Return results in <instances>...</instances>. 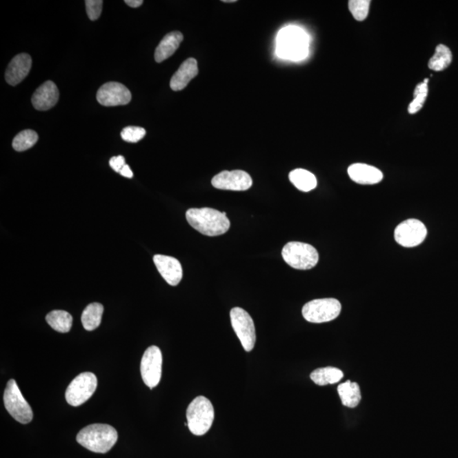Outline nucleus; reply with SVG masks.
Listing matches in <instances>:
<instances>
[{"instance_id":"1","label":"nucleus","mask_w":458,"mask_h":458,"mask_svg":"<svg viewBox=\"0 0 458 458\" xmlns=\"http://www.w3.org/2000/svg\"><path fill=\"white\" fill-rule=\"evenodd\" d=\"M186 219L192 228L201 234L214 237L226 234L230 228V221L226 212L204 208L187 210Z\"/></svg>"},{"instance_id":"2","label":"nucleus","mask_w":458,"mask_h":458,"mask_svg":"<svg viewBox=\"0 0 458 458\" xmlns=\"http://www.w3.org/2000/svg\"><path fill=\"white\" fill-rule=\"evenodd\" d=\"M309 37L301 28L290 26L279 32L277 39L279 57L292 61H300L308 57Z\"/></svg>"},{"instance_id":"3","label":"nucleus","mask_w":458,"mask_h":458,"mask_svg":"<svg viewBox=\"0 0 458 458\" xmlns=\"http://www.w3.org/2000/svg\"><path fill=\"white\" fill-rule=\"evenodd\" d=\"M118 439L116 428L108 424H94L83 428L77 435V441L95 453H106Z\"/></svg>"},{"instance_id":"4","label":"nucleus","mask_w":458,"mask_h":458,"mask_svg":"<svg viewBox=\"0 0 458 458\" xmlns=\"http://www.w3.org/2000/svg\"><path fill=\"white\" fill-rule=\"evenodd\" d=\"M188 427L192 434L201 437L212 427L215 412L212 402L205 397L195 398L186 412Z\"/></svg>"},{"instance_id":"5","label":"nucleus","mask_w":458,"mask_h":458,"mask_svg":"<svg viewBox=\"0 0 458 458\" xmlns=\"http://www.w3.org/2000/svg\"><path fill=\"white\" fill-rule=\"evenodd\" d=\"M284 261L291 268L298 270H309L316 267L319 261L317 250L309 243L289 242L282 250Z\"/></svg>"},{"instance_id":"6","label":"nucleus","mask_w":458,"mask_h":458,"mask_svg":"<svg viewBox=\"0 0 458 458\" xmlns=\"http://www.w3.org/2000/svg\"><path fill=\"white\" fill-rule=\"evenodd\" d=\"M341 312V304L334 298L317 299L306 303L302 308V315L306 321L313 323L330 322Z\"/></svg>"},{"instance_id":"7","label":"nucleus","mask_w":458,"mask_h":458,"mask_svg":"<svg viewBox=\"0 0 458 458\" xmlns=\"http://www.w3.org/2000/svg\"><path fill=\"white\" fill-rule=\"evenodd\" d=\"M3 402L7 411L21 424H27L32 420L31 406L25 400L16 380L10 379L3 394Z\"/></svg>"},{"instance_id":"8","label":"nucleus","mask_w":458,"mask_h":458,"mask_svg":"<svg viewBox=\"0 0 458 458\" xmlns=\"http://www.w3.org/2000/svg\"><path fill=\"white\" fill-rule=\"evenodd\" d=\"M98 380L93 372H82L74 379L66 391V401L72 406L83 405L93 396Z\"/></svg>"},{"instance_id":"9","label":"nucleus","mask_w":458,"mask_h":458,"mask_svg":"<svg viewBox=\"0 0 458 458\" xmlns=\"http://www.w3.org/2000/svg\"><path fill=\"white\" fill-rule=\"evenodd\" d=\"M230 319L232 328L237 335L246 352L253 350L257 341L256 328L250 314L240 308L231 310Z\"/></svg>"},{"instance_id":"10","label":"nucleus","mask_w":458,"mask_h":458,"mask_svg":"<svg viewBox=\"0 0 458 458\" xmlns=\"http://www.w3.org/2000/svg\"><path fill=\"white\" fill-rule=\"evenodd\" d=\"M162 354L160 348L151 346L143 355L140 371L143 383L150 388L158 386L161 379Z\"/></svg>"},{"instance_id":"11","label":"nucleus","mask_w":458,"mask_h":458,"mask_svg":"<svg viewBox=\"0 0 458 458\" xmlns=\"http://www.w3.org/2000/svg\"><path fill=\"white\" fill-rule=\"evenodd\" d=\"M427 234V228L422 221L408 219L398 225L395 230V239L399 245L412 248L422 243Z\"/></svg>"},{"instance_id":"12","label":"nucleus","mask_w":458,"mask_h":458,"mask_svg":"<svg viewBox=\"0 0 458 458\" xmlns=\"http://www.w3.org/2000/svg\"><path fill=\"white\" fill-rule=\"evenodd\" d=\"M252 179L245 171H223L213 177L212 184L214 188L223 190L246 191L252 186Z\"/></svg>"},{"instance_id":"13","label":"nucleus","mask_w":458,"mask_h":458,"mask_svg":"<svg viewBox=\"0 0 458 458\" xmlns=\"http://www.w3.org/2000/svg\"><path fill=\"white\" fill-rule=\"evenodd\" d=\"M96 98L99 104L104 106H125L130 103L132 94L125 85L110 82L102 85Z\"/></svg>"},{"instance_id":"14","label":"nucleus","mask_w":458,"mask_h":458,"mask_svg":"<svg viewBox=\"0 0 458 458\" xmlns=\"http://www.w3.org/2000/svg\"><path fill=\"white\" fill-rule=\"evenodd\" d=\"M153 260L158 272L170 286H177L181 282L183 268L179 260L164 255H156Z\"/></svg>"},{"instance_id":"15","label":"nucleus","mask_w":458,"mask_h":458,"mask_svg":"<svg viewBox=\"0 0 458 458\" xmlns=\"http://www.w3.org/2000/svg\"><path fill=\"white\" fill-rule=\"evenodd\" d=\"M32 68V58L28 54H20L13 58L6 72V80L11 86L23 81Z\"/></svg>"},{"instance_id":"16","label":"nucleus","mask_w":458,"mask_h":458,"mask_svg":"<svg viewBox=\"0 0 458 458\" xmlns=\"http://www.w3.org/2000/svg\"><path fill=\"white\" fill-rule=\"evenodd\" d=\"M58 88L52 81H47L33 94L32 103L34 108L38 110H48L57 104L59 101Z\"/></svg>"},{"instance_id":"17","label":"nucleus","mask_w":458,"mask_h":458,"mask_svg":"<svg viewBox=\"0 0 458 458\" xmlns=\"http://www.w3.org/2000/svg\"><path fill=\"white\" fill-rule=\"evenodd\" d=\"M198 63L194 58H188L183 62L175 75L172 76L170 87L173 91L184 90L192 79L198 75Z\"/></svg>"},{"instance_id":"18","label":"nucleus","mask_w":458,"mask_h":458,"mask_svg":"<svg viewBox=\"0 0 458 458\" xmlns=\"http://www.w3.org/2000/svg\"><path fill=\"white\" fill-rule=\"evenodd\" d=\"M348 175L350 179L359 184H376L381 182L383 173L380 170L363 163L350 166Z\"/></svg>"},{"instance_id":"19","label":"nucleus","mask_w":458,"mask_h":458,"mask_svg":"<svg viewBox=\"0 0 458 458\" xmlns=\"http://www.w3.org/2000/svg\"><path fill=\"white\" fill-rule=\"evenodd\" d=\"M183 35L180 32L175 31L166 35L157 48L155 60L161 63L171 57L179 49L183 42Z\"/></svg>"},{"instance_id":"20","label":"nucleus","mask_w":458,"mask_h":458,"mask_svg":"<svg viewBox=\"0 0 458 458\" xmlns=\"http://www.w3.org/2000/svg\"><path fill=\"white\" fill-rule=\"evenodd\" d=\"M338 393L342 404L347 408H355L359 405L361 396L360 387L357 383L346 381L338 386Z\"/></svg>"},{"instance_id":"21","label":"nucleus","mask_w":458,"mask_h":458,"mask_svg":"<svg viewBox=\"0 0 458 458\" xmlns=\"http://www.w3.org/2000/svg\"><path fill=\"white\" fill-rule=\"evenodd\" d=\"M104 306L99 303H91L82 314V323L85 330L93 331L101 325Z\"/></svg>"},{"instance_id":"22","label":"nucleus","mask_w":458,"mask_h":458,"mask_svg":"<svg viewBox=\"0 0 458 458\" xmlns=\"http://www.w3.org/2000/svg\"><path fill=\"white\" fill-rule=\"evenodd\" d=\"M343 376V372L339 368L327 367L316 369L310 377L316 385L324 386L341 381Z\"/></svg>"},{"instance_id":"23","label":"nucleus","mask_w":458,"mask_h":458,"mask_svg":"<svg viewBox=\"0 0 458 458\" xmlns=\"http://www.w3.org/2000/svg\"><path fill=\"white\" fill-rule=\"evenodd\" d=\"M289 177L290 182L303 192L311 191L317 186L316 177L308 170L295 169L290 173Z\"/></svg>"},{"instance_id":"24","label":"nucleus","mask_w":458,"mask_h":458,"mask_svg":"<svg viewBox=\"0 0 458 458\" xmlns=\"http://www.w3.org/2000/svg\"><path fill=\"white\" fill-rule=\"evenodd\" d=\"M72 320L71 314L61 310H54L46 316L47 323L60 333H68L71 330Z\"/></svg>"},{"instance_id":"25","label":"nucleus","mask_w":458,"mask_h":458,"mask_svg":"<svg viewBox=\"0 0 458 458\" xmlns=\"http://www.w3.org/2000/svg\"><path fill=\"white\" fill-rule=\"evenodd\" d=\"M452 61V51L444 44H439L435 54L428 61V68L435 72H441L448 68Z\"/></svg>"},{"instance_id":"26","label":"nucleus","mask_w":458,"mask_h":458,"mask_svg":"<svg viewBox=\"0 0 458 458\" xmlns=\"http://www.w3.org/2000/svg\"><path fill=\"white\" fill-rule=\"evenodd\" d=\"M39 135L33 130H24L18 134L13 139L12 146L18 152L31 149L38 142Z\"/></svg>"},{"instance_id":"27","label":"nucleus","mask_w":458,"mask_h":458,"mask_svg":"<svg viewBox=\"0 0 458 458\" xmlns=\"http://www.w3.org/2000/svg\"><path fill=\"white\" fill-rule=\"evenodd\" d=\"M428 79H426L423 83H419L416 87L415 93H413L415 99L410 103L408 106V112L410 114H415L423 108L428 94Z\"/></svg>"},{"instance_id":"28","label":"nucleus","mask_w":458,"mask_h":458,"mask_svg":"<svg viewBox=\"0 0 458 458\" xmlns=\"http://www.w3.org/2000/svg\"><path fill=\"white\" fill-rule=\"evenodd\" d=\"M371 1L369 0H350L349 10L357 21H364L368 17L369 6Z\"/></svg>"},{"instance_id":"29","label":"nucleus","mask_w":458,"mask_h":458,"mask_svg":"<svg viewBox=\"0 0 458 458\" xmlns=\"http://www.w3.org/2000/svg\"><path fill=\"white\" fill-rule=\"evenodd\" d=\"M146 135L145 128L140 127H134V126H129L125 128L121 132V139L126 142L137 143L143 139Z\"/></svg>"},{"instance_id":"30","label":"nucleus","mask_w":458,"mask_h":458,"mask_svg":"<svg viewBox=\"0 0 458 458\" xmlns=\"http://www.w3.org/2000/svg\"><path fill=\"white\" fill-rule=\"evenodd\" d=\"M104 2L102 0H86V10L88 18L91 21L99 19L102 12V7Z\"/></svg>"},{"instance_id":"31","label":"nucleus","mask_w":458,"mask_h":458,"mask_svg":"<svg viewBox=\"0 0 458 458\" xmlns=\"http://www.w3.org/2000/svg\"><path fill=\"white\" fill-rule=\"evenodd\" d=\"M125 165V158L123 156L114 157L110 160V168L118 173L121 172Z\"/></svg>"},{"instance_id":"32","label":"nucleus","mask_w":458,"mask_h":458,"mask_svg":"<svg viewBox=\"0 0 458 458\" xmlns=\"http://www.w3.org/2000/svg\"><path fill=\"white\" fill-rule=\"evenodd\" d=\"M121 176L128 177V179H132L134 177V173H132V170L129 168V166L126 164L123 169L121 170L119 172Z\"/></svg>"},{"instance_id":"33","label":"nucleus","mask_w":458,"mask_h":458,"mask_svg":"<svg viewBox=\"0 0 458 458\" xmlns=\"http://www.w3.org/2000/svg\"><path fill=\"white\" fill-rule=\"evenodd\" d=\"M125 3L132 8H138L143 5V0H126Z\"/></svg>"},{"instance_id":"34","label":"nucleus","mask_w":458,"mask_h":458,"mask_svg":"<svg viewBox=\"0 0 458 458\" xmlns=\"http://www.w3.org/2000/svg\"><path fill=\"white\" fill-rule=\"evenodd\" d=\"M224 3H235L236 2V0H223Z\"/></svg>"}]
</instances>
